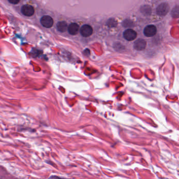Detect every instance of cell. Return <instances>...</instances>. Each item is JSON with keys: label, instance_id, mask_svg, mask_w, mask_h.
<instances>
[{"label": "cell", "instance_id": "2", "mask_svg": "<svg viewBox=\"0 0 179 179\" xmlns=\"http://www.w3.org/2000/svg\"><path fill=\"white\" fill-rule=\"evenodd\" d=\"M157 32V28L153 25H149L146 26L144 30V35L146 37H150L155 36Z\"/></svg>", "mask_w": 179, "mask_h": 179}, {"label": "cell", "instance_id": "7", "mask_svg": "<svg viewBox=\"0 0 179 179\" xmlns=\"http://www.w3.org/2000/svg\"><path fill=\"white\" fill-rule=\"evenodd\" d=\"M21 12L23 15L26 16H31L34 14V8L33 7L29 5H25L22 6L21 8Z\"/></svg>", "mask_w": 179, "mask_h": 179}, {"label": "cell", "instance_id": "1", "mask_svg": "<svg viewBox=\"0 0 179 179\" xmlns=\"http://www.w3.org/2000/svg\"><path fill=\"white\" fill-rule=\"evenodd\" d=\"M170 10V6L167 3H162L157 7L156 12L159 16H163L167 15Z\"/></svg>", "mask_w": 179, "mask_h": 179}, {"label": "cell", "instance_id": "10", "mask_svg": "<svg viewBox=\"0 0 179 179\" xmlns=\"http://www.w3.org/2000/svg\"><path fill=\"white\" fill-rule=\"evenodd\" d=\"M141 12L145 15H149L151 13V8L149 5H144L141 8Z\"/></svg>", "mask_w": 179, "mask_h": 179}, {"label": "cell", "instance_id": "9", "mask_svg": "<svg viewBox=\"0 0 179 179\" xmlns=\"http://www.w3.org/2000/svg\"><path fill=\"white\" fill-rule=\"evenodd\" d=\"M57 29L58 30L61 32H63L66 31L67 29V24L66 22L63 21V22H60L58 23L57 24Z\"/></svg>", "mask_w": 179, "mask_h": 179}, {"label": "cell", "instance_id": "3", "mask_svg": "<svg viewBox=\"0 0 179 179\" xmlns=\"http://www.w3.org/2000/svg\"><path fill=\"white\" fill-rule=\"evenodd\" d=\"M137 32L132 29H128L125 30L123 34L124 39L128 41H132L137 37Z\"/></svg>", "mask_w": 179, "mask_h": 179}, {"label": "cell", "instance_id": "12", "mask_svg": "<svg viewBox=\"0 0 179 179\" xmlns=\"http://www.w3.org/2000/svg\"><path fill=\"white\" fill-rule=\"evenodd\" d=\"M8 2L13 4H16L19 3L20 0H8Z\"/></svg>", "mask_w": 179, "mask_h": 179}, {"label": "cell", "instance_id": "5", "mask_svg": "<svg viewBox=\"0 0 179 179\" xmlns=\"http://www.w3.org/2000/svg\"><path fill=\"white\" fill-rule=\"evenodd\" d=\"M40 23L42 26L46 28H51L54 24V20L51 16L46 15L43 16L40 20Z\"/></svg>", "mask_w": 179, "mask_h": 179}, {"label": "cell", "instance_id": "4", "mask_svg": "<svg viewBox=\"0 0 179 179\" xmlns=\"http://www.w3.org/2000/svg\"><path fill=\"white\" fill-rule=\"evenodd\" d=\"M80 33L83 37H88L92 34V28L89 25H84L81 28Z\"/></svg>", "mask_w": 179, "mask_h": 179}, {"label": "cell", "instance_id": "11", "mask_svg": "<svg viewBox=\"0 0 179 179\" xmlns=\"http://www.w3.org/2000/svg\"><path fill=\"white\" fill-rule=\"evenodd\" d=\"M171 16L174 18L179 17V6H175L171 11Z\"/></svg>", "mask_w": 179, "mask_h": 179}, {"label": "cell", "instance_id": "8", "mask_svg": "<svg viewBox=\"0 0 179 179\" xmlns=\"http://www.w3.org/2000/svg\"><path fill=\"white\" fill-rule=\"evenodd\" d=\"M68 32L70 34L72 35H75L77 34L79 30V26L77 24V23H71L69 26L68 28Z\"/></svg>", "mask_w": 179, "mask_h": 179}, {"label": "cell", "instance_id": "13", "mask_svg": "<svg viewBox=\"0 0 179 179\" xmlns=\"http://www.w3.org/2000/svg\"><path fill=\"white\" fill-rule=\"evenodd\" d=\"M49 179H66L63 177H59L58 176H51Z\"/></svg>", "mask_w": 179, "mask_h": 179}, {"label": "cell", "instance_id": "6", "mask_svg": "<svg viewBox=\"0 0 179 179\" xmlns=\"http://www.w3.org/2000/svg\"><path fill=\"white\" fill-rule=\"evenodd\" d=\"M147 45V42L144 39H138L134 42V48L137 51H141L145 49Z\"/></svg>", "mask_w": 179, "mask_h": 179}]
</instances>
